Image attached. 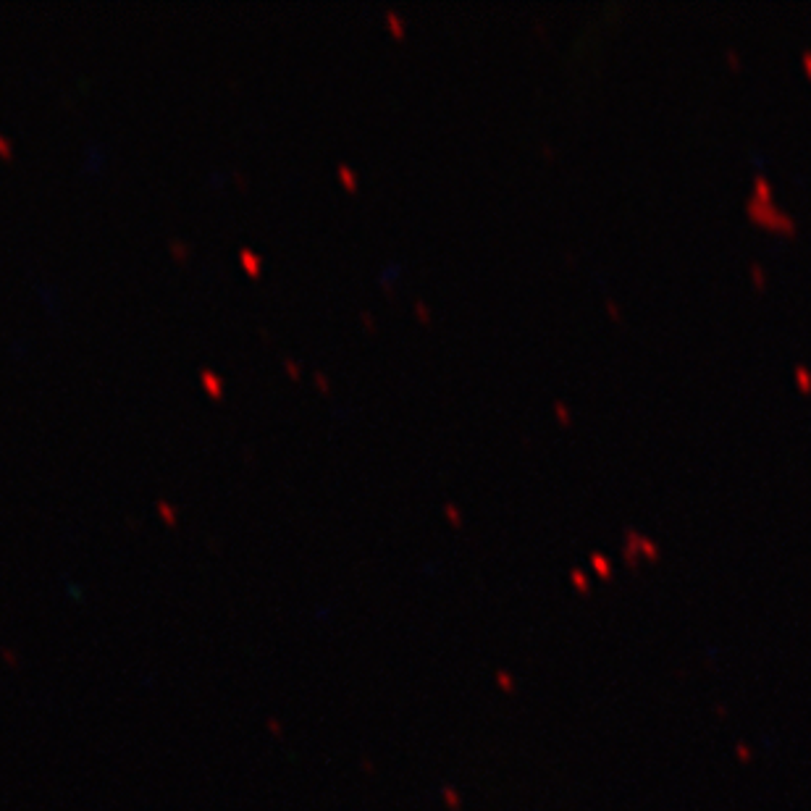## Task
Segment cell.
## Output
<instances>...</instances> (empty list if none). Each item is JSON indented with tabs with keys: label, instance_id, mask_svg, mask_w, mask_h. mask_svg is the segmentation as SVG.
<instances>
[{
	"label": "cell",
	"instance_id": "1",
	"mask_svg": "<svg viewBox=\"0 0 811 811\" xmlns=\"http://www.w3.org/2000/svg\"><path fill=\"white\" fill-rule=\"evenodd\" d=\"M743 208H746V215L751 221L769 231H780V234H795L798 231V221L774 200H756L754 194H748Z\"/></svg>",
	"mask_w": 811,
	"mask_h": 811
},
{
	"label": "cell",
	"instance_id": "2",
	"mask_svg": "<svg viewBox=\"0 0 811 811\" xmlns=\"http://www.w3.org/2000/svg\"><path fill=\"white\" fill-rule=\"evenodd\" d=\"M756 200H774V184L766 179L764 174H754V189H751Z\"/></svg>",
	"mask_w": 811,
	"mask_h": 811
},
{
	"label": "cell",
	"instance_id": "3",
	"mask_svg": "<svg viewBox=\"0 0 811 811\" xmlns=\"http://www.w3.org/2000/svg\"><path fill=\"white\" fill-rule=\"evenodd\" d=\"M793 376H795V384H798L803 391H811V370L806 368V365H795Z\"/></svg>",
	"mask_w": 811,
	"mask_h": 811
},
{
	"label": "cell",
	"instance_id": "4",
	"mask_svg": "<svg viewBox=\"0 0 811 811\" xmlns=\"http://www.w3.org/2000/svg\"><path fill=\"white\" fill-rule=\"evenodd\" d=\"M748 271H751V281L756 284V289H764V284H766L764 268L759 266V263H751V268H748Z\"/></svg>",
	"mask_w": 811,
	"mask_h": 811
},
{
	"label": "cell",
	"instance_id": "5",
	"mask_svg": "<svg viewBox=\"0 0 811 811\" xmlns=\"http://www.w3.org/2000/svg\"><path fill=\"white\" fill-rule=\"evenodd\" d=\"M554 413H557V418H560L562 423H570L572 413H570V407H567V402H562V399H557V402H554Z\"/></svg>",
	"mask_w": 811,
	"mask_h": 811
},
{
	"label": "cell",
	"instance_id": "6",
	"mask_svg": "<svg viewBox=\"0 0 811 811\" xmlns=\"http://www.w3.org/2000/svg\"><path fill=\"white\" fill-rule=\"evenodd\" d=\"M604 304H607V310H609V315H612V318H615V321H620V318H622V313H620V307H617V302H615V300H604Z\"/></svg>",
	"mask_w": 811,
	"mask_h": 811
},
{
	"label": "cell",
	"instance_id": "7",
	"mask_svg": "<svg viewBox=\"0 0 811 811\" xmlns=\"http://www.w3.org/2000/svg\"><path fill=\"white\" fill-rule=\"evenodd\" d=\"M801 64H803V69H806V74L811 76V50H803L801 53Z\"/></svg>",
	"mask_w": 811,
	"mask_h": 811
},
{
	"label": "cell",
	"instance_id": "8",
	"mask_svg": "<svg viewBox=\"0 0 811 811\" xmlns=\"http://www.w3.org/2000/svg\"><path fill=\"white\" fill-rule=\"evenodd\" d=\"M725 56H728L730 66H740V56H738V50H730V47H728V53H725Z\"/></svg>",
	"mask_w": 811,
	"mask_h": 811
}]
</instances>
